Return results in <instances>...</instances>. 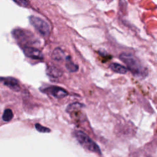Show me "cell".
Instances as JSON below:
<instances>
[{
  "label": "cell",
  "mask_w": 157,
  "mask_h": 157,
  "mask_svg": "<svg viewBox=\"0 0 157 157\" xmlns=\"http://www.w3.org/2000/svg\"><path fill=\"white\" fill-rule=\"evenodd\" d=\"M14 117V114L11 109H7L4 111L3 115V120L4 121H9L11 120Z\"/></svg>",
  "instance_id": "8fae6325"
},
{
  "label": "cell",
  "mask_w": 157,
  "mask_h": 157,
  "mask_svg": "<svg viewBox=\"0 0 157 157\" xmlns=\"http://www.w3.org/2000/svg\"><path fill=\"white\" fill-rule=\"evenodd\" d=\"M109 67L113 71L121 74H125L128 71L127 68L125 67L124 66L118 63H112L110 65Z\"/></svg>",
  "instance_id": "52a82bcc"
},
{
  "label": "cell",
  "mask_w": 157,
  "mask_h": 157,
  "mask_svg": "<svg viewBox=\"0 0 157 157\" xmlns=\"http://www.w3.org/2000/svg\"><path fill=\"white\" fill-rule=\"evenodd\" d=\"M119 58L126 64L127 67L126 68L128 69L135 77L144 78L147 74V71L133 55L127 53H121Z\"/></svg>",
  "instance_id": "6da1fadb"
},
{
  "label": "cell",
  "mask_w": 157,
  "mask_h": 157,
  "mask_svg": "<svg viewBox=\"0 0 157 157\" xmlns=\"http://www.w3.org/2000/svg\"><path fill=\"white\" fill-rule=\"evenodd\" d=\"M83 105L79 103H74L71 104H70L68 106L67 108V111L68 112H71V111L75 110L79 108H81Z\"/></svg>",
  "instance_id": "7c38bea8"
},
{
  "label": "cell",
  "mask_w": 157,
  "mask_h": 157,
  "mask_svg": "<svg viewBox=\"0 0 157 157\" xmlns=\"http://www.w3.org/2000/svg\"><path fill=\"white\" fill-rule=\"evenodd\" d=\"M47 73L52 77H59L62 75V71L55 67H50L47 70Z\"/></svg>",
  "instance_id": "ba28073f"
},
{
  "label": "cell",
  "mask_w": 157,
  "mask_h": 157,
  "mask_svg": "<svg viewBox=\"0 0 157 157\" xmlns=\"http://www.w3.org/2000/svg\"><path fill=\"white\" fill-rule=\"evenodd\" d=\"M64 53L60 48H56L52 53V58L53 60L60 61L64 58Z\"/></svg>",
  "instance_id": "30bf717a"
},
{
  "label": "cell",
  "mask_w": 157,
  "mask_h": 157,
  "mask_svg": "<svg viewBox=\"0 0 157 157\" xmlns=\"http://www.w3.org/2000/svg\"><path fill=\"white\" fill-rule=\"evenodd\" d=\"M45 92L49 93L56 98H63L68 95V93L62 87L57 86H51L45 89Z\"/></svg>",
  "instance_id": "5b68a950"
},
{
  "label": "cell",
  "mask_w": 157,
  "mask_h": 157,
  "mask_svg": "<svg viewBox=\"0 0 157 157\" xmlns=\"http://www.w3.org/2000/svg\"><path fill=\"white\" fill-rule=\"evenodd\" d=\"M14 3H17L19 6L22 7H27L28 6V1H23V0H20V1H14Z\"/></svg>",
  "instance_id": "5bb4252c"
},
{
  "label": "cell",
  "mask_w": 157,
  "mask_h": 157,
  "mask_svg": "<svg viewBox=\"0 0 157 157\" xmlns=\"http://www.w3.org/2000/svg\"><path fill=\"white\" fill-rule=\"evenodd\" d=\"M75 138H76L79 143L83 147L89 151L97 153L99 155L101 154V149L97 143L91 139L89 136L81 131H77L75 132Z\"/></svg>",
  "instance_id": "7a4b0ae2"
},
{
  "label": "cell",
  "mask_w": 157,
  "mask_h": 157,
  "mask_svg": "<svg viewBox=\"0 0 157 157\" xmlns=\"http://www.w3.org/2000/svg\"><path fill=\"white\" fill-rule=\"evenodd\" d=\"M25 55L28 58L34 60H42L44 58V55L40 50L30 46H25L23 49Z\"/></svg>",
  "instance_id": "277c9868"
},
{
  "label": "cell",
  "mask_w": 157,
  "mask_h": 157,
  "mask_svg": "<svg viewBox=\"0 0 157 157\" xmlns=\"http://www.w3.org/2000/svg\"><path fill=\"white\" fill-rule=\"evenodd\" d=\"M30 23L43 36H47L50 33V27L47 22L36 16L29 17Z\"/></svg>",
  "instance_id": "3957f363"
},
{
  "label": "cell",
  "mask_w": 157,
  "mask_h": 157,
  "mask_svg": "<svg viewBox=\"0 0 157 157\" xmlns=\"http://www.w3.org/2000/svg\"><path fill=\"white\" fill-rule=\"evenodd\" d=\"M0 82H1L4 85L15 92H19L20 89L18 80L12 77H0Z\"/></svg>",
  "instance_id": "8992f818"
},
{
  "label": "cell",
  "mask_w": 157,
  "mask_h": 157,
  "mask_svg": "<svg viewBox=\"0 0 157 157\" xmlns=\"http://www.w3.org/2000/svg\"><path fill=\"white\" fill-rule=\"evenodd\" d=\"M35 128H36V130L38 131L40 133H49L50 132V130L47 127L42 126L39 123L35 124Z\"/></svg>",
  "instance_id": "4fadbf2b"
},
{
  "label": "cell",
  "mask_w": 157,
  "mask_h": 157,
  "mask_svg": "<svg viewBox=\"0 0 157 157\" xmlns=\"http://www.w3.org/2000/svg\"><path fill=\"white\" fill-rule=\"evenodd\" d=\"M66 60H67V64H66V68L69 71V72H76L79 69L78 65L74 64L71 60L70 59L69 56L66 57Z\"/></svg>",
  "instance_id": "9c48e42d"
}]
</instances>
